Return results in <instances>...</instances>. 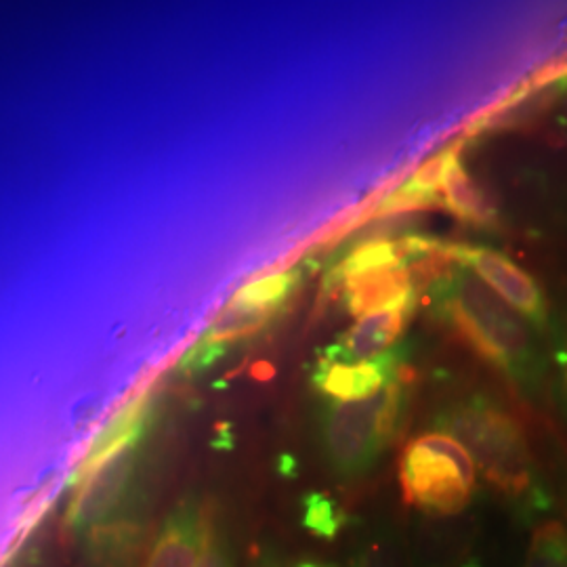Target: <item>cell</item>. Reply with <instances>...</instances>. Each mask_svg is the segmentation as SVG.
<instances>
[{
    "label": "cell",
    "mask_w": 567,
    "mask_h": 567,
    "mask_svg": "<svg viewBox=\"0 0 567 567\" xmlns=\"http://www.w3.org/2000/svg\"><path fill=\"white\" fill-rule=\"evenodd\" d=\"M440 318L487 364L529 398H538L547 360L534 326L468 269L456 265L431 288Z\"/></svg>",
    "instance_id": "1"
},
{
    "label": "cell",
    "mask_w": 567,
    "mask_h": 567,
    "mask_svg": "<svg viewBox=\"0 0 567 567\" xmlns=\"http://www.w3.org/2000/svg\"><path fill=\"white\" fill-rule=\"evenodd\" d=\"M433 425L461 442L475 468L511 503L526 511L548 507L526 431L501 402L487 395H466L440 408Z\"/></svg>",
    "instance_id": "2"
},
{
    "label": "cell",
    "mask_w": 567,
    "mask_h": 567,
    "mask_svg": "<svg viewBox=\"0 0 567 567\" xmlns=\"http://www.w3.org/2000/svg\"><path fill=\"white\" fill-rule=\"evenodd\" d=\"M402 379L358 402H326L318 412V442L328 468L341 480L370 473L404 419Z\"/></svg>",
    "instance_id": "3"
},
{
    "label": "cell",
    "mask_w": 567,
    "mask_h": 567,
    "mask_svg": "<svg viewBox=\"0 0 567 567\" xmlns=\"http://www.w3.org/2000/svg\"><path fill=\"white\" fill-rule=\"evenodd\" d=\"M477 468L461 442L431 431L408 442L400 458V484L410 507L450 517L465 511L475 492Z\"/></svg>",
    "instance_id": "4"
},
{
    "label": "cell",
    "mask_w": 567,
    "mask_h": 567,
    "mask_svg": "<svg viewBox=\"0 0 567 567\" xmlns=\"http://www.w3.org/2000/svg\"><path fill=\"white\" fill-rule=\"evenodd\" d=\"M446 252L452 264L461 265L477 276L536 330L547 328L548 303L543 288L505 252L473 244H447Z\"/></svg>",
    "instance_id": "5"
},
{
    "label": "cell",
    "mask_w": 567,
    "mask_h": 567,
    "mask_svg": "<svg viewBox=\"0 0 567 567\" xmlns=\"http://www.w3.org/2000/svg\"><path fill=\"white\" fill-rule=\"evenodd\" d=\"M135 450L137 447H131L114 456L76 484L79 492L68 508L70 532L89 538L133 517L131 513H124V508L128 505V484L133 468L131 454Z\"/></svg>",
    "instance_id": "6"
},
{
    "label": "cell",
    "mask_w": 567,
    "mask_h": 567,
    "mask_svg": "<svg viewBox=\"0 0 567 567\" xmlns=\"http://www.w3.org/2000/svg\"><path fill=\"white\" fill-rule=\"evenodd\" d=\"M404 362L405 349L400 344L379 358L362 362H337L320 358L311 372V385L328 402H358L395 383Z\"/></svg>",
    "instance_id": "7"
},
{
    "label": "cell",
    "mask_w": 567,
    "mask_h": 567,
    "mask_svg": "<svg viewBox=\"0 0 567 567\" xmlns=\"http://www.w3.org/2000/svg\"><path fill=\"white\" fill-rule=\"evenodd\" d=\"M213 515L198 498H183L158 527L145 567H198Z\"/></svg>",
    "instance_id": "8"
},
{
    "label": "cell",
    "mask_w": 567,
    "mask_h": 567,
    "mask_svg": "<svg viewBox=\"0 0 567 567\" xmlns=\"http://www.w3.org/2000/svg\"><path fill=\"white\" fill-rule=\"evenodd\" d=\"M343 303L353 316H368L379 311L412 309L416 297L414 271L410 265L385 267L353 276L341 282Z\"/></svg>",
    "instance_id": "9"
},
{
    "label": "cell",
    "mask_w": 567,
    "mask_h": 567,
    "mask_svg": "<svg viewBox=\"0 0 567 567\" xmlns=\"http://www.w3.org/2000/svg\"><path fill=\"white\" fill-rule=\"evenodd\" d=\"M408 313V309H400L362 316L337 343L326 347L322 358L337 362H362L383 355L402 337Z\"/></svg>",
    "instance_id": "10"
},
{
    "label": "cell",
    "mask_w": 567,
    "mask_h": 567,
    "mask_svg": "<svg viewBox=\"0 0 567 567\" xmlns=\"http://www.w3.org/2000/svg\"><path fill=\"white\" fill-rule=\"evenodd\" d=\"M150 405H152L150 395L142 393L124 405L121 412L103 426L102 433L97 435V440L91 444L86 456L82 458V465L76 471V484L93 471H97L100 466L105 465L107 461H112L114 456H118L131 447L140 446L150 423Z\"/></svg>",
    "instance_id": "11"
},
{
    "label": "cell",
    "mask_w": 567,
    "mask_h": 567,
    "mask_svg": "<svg viewBox=\"0 0 567 567\" xmlns=\"http://www.w3.org/2000/svg\"><path fill=\"white\" fill-rule=\"evenodd\" d=\"M458 161V145L447 147L440 156L423 164L408 182L393 189L381 203L377 204V215L386 217L395 213L419 210L440 203V187L446 179L447 168Z\"/></svg>",
    "instance_id": "12"
},
{
    "label": "cell",
    "mask_w": 567,
    "mask_h": 567,
    "mask_svg": "<svg viewBox=\"0 0 567 567\" xmlns=\"http://www.w3.org/2000/svg\"><path fill=\"white\" fill-rule=\"evenodd\" d=\"M297 284H299V271L267 274L252 282L244 284L227 305V309L244 316L269 318L276 309H280L288 301Z\"/></svg>",
    "instance_id": "13"
},
{
    "label": "cell",
    "mask_w": 567,
    "mask_h": 567,
    "mask_svg": "<svg viewBox=\"0 0 567 567\" xmlns=\"http://www.w3.org/2000/svg\"><path fill=\"white\" fill-rule=\"evenodd\" d=\"M440 204H444L450 213H454L458 219L468 224L489 225L496 215L486 194L466 175L461 161H454L447 168L446 179L442 183Z\"/></svg>",
    "instance_id": "14"
},
{
    "label": "cell",
    "mask_w": 567,
    "mask_h": 567,
    "mask_svg": "<svg viewBox=\"0 0 567 567\" xmlns=\"http://www.w3.org/2000/svg\"><path fill=\"white\" fill-rule=\"evenodd\" d=\"M301 524L305 529L322 540H334L343 529L347 515L339 503L324 492H309L301 501Z\"/></svg>",
    "instance_id": "15"
},
{
    "label": "cell",
    "mask_w": 567,
    "mask_h": 567,
    "mask_svg": "<svg viewBox=\"0 0 567 567\" xmlns=\"http://www.w3.org/2000/svg\"><path fill=\"white\" fill-rule=\"evenodd\" d=\"M526 567H567L566 527L559 522L538 527L529 545Z\"/></svg>",
    "instance_id": "16"
},
{
    "label": "cell",
    "mask_w": 567,
    "mask_h": 567,
    "mask_svg": "<svg viewBox=\"0 0 567 567\" xmlns=\"http://www.w3.org/2000/svg\"><path fill=\"white\" fill-rule=\"evenodd\" d=\"M198 567H234L231 548H229L227 538L221 534V529L215 524V519L210 524V532H208L206 547H204Z\"/></svg>",
    "instance_id": "17"
},
{
    "label": "cell",
    "mask_w": 567,
    "mask_h": 567,
    "mask_svg": "<svg viewBox=\"0 0 567 567\" xmlns=\"http://www.w3.org/2000/svg\"><path fill=\"white\" fill-rule=\"evenodd\" d=\"M351 567H402L398 550L386 540H372L358 553Z\"/></svg>",
    "instance_id": "18"
},
{
    "label": "cell",
    "mask_w": 567,
    "mask_h": 567,
    "mask_svg": "<svg viewBox=\"0 0 567 567\" xmlns=\"http://www.w3.org/2000/svg\"><path fill=\"white\" fill-rule=\"evenodd\" d=\"M553 358L559 372V386L567 404V318L553 328Z\"/></svg>",
    "instance_id": "19"
},
{
    "label": "cell",
    "mask_w": 567,
    "mask_h": 567,
    "mask_svg": "<svg viewBox=\"0 0 567 567\" xmlns=\"http://www.w3.org/2000/svg\"><path fill=\"white\" fill-rule=\"evenodd\" d=\"M0 567H30L25 564V559H23V553H18V555H13V557H9L4 564Z\"/></svg>",
    "instance_id": "20"
},
{
    "label": "cell",
    "mask_w": 567,
    "mask_h": 567,
    "mask_svg": "<svg viewBox=\"0 0 567 567\" xmlns=\"http://www.w3.org/2000/svg\"><path fill=\"white\" fill-rule=\"evenodd\" d=\"M255 567H282V564H280L276 557H271V555H269V557H264V559H261V561H259Z\"/></svg>",
    "instance_id": "21"
},
{
    "label": "cell",
    "mask_w": 567,
    "mask_h": 567,
    "mask_svg": "<svg viewBox=\"0 0 567 567\" xmlns=\"http://www.w3.org/2000/svg\"><path fill=\"white\" fill-rule=\"evenodd\" d=\"M297 567H330V566H322V564H313V561H303V564H299Z\"/></svg>",
    "instance_id": "22"
}]
</instances>
